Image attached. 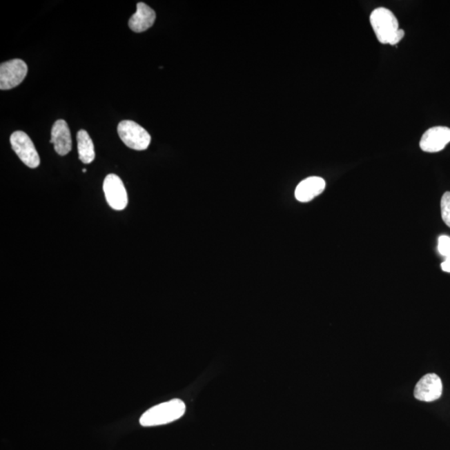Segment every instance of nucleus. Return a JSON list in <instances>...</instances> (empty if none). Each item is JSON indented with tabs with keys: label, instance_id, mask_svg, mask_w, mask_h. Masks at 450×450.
Segmentation results:
<instances>
[{
	"label": "nucleus",
	"instance_id": "f257e3e1",
	"mask_svg": "<svg viewBox=\"0 0 450 450\" xmlns=\"http://www.w3.org/2000/svg\"><path fill=\"white\" fill-rule=\"evenodd\" d=\"M371 23L377 39L381 43L396 46L404 37V31L400 29L395 15L387 8H377L373 10Z\"/></svg>",
	"mask_w": 450,
	"mask_h": 450
},
{
	"label": "nucleus",
	"instance_id": "f03ea898",
	"mask_svg": "<svg viewBox=\"0 0 450 450\" xmlns=\"http://www.w3.org/2000/svg\"><path fill=\"white\" fill-rule=\"evenodd\" d=\"M186 411V404L182 400L175 399L164 402L144 412L140 417L139 424L144 427L170 424L180 419Z\"/></svg>",
	"mask_w": 450,
	"mask_h": 450
},
{
	"label": "nucleus",
	"instance_id": "7ed1b4c3",
	"mask_svg": "<svg viewBox=\"0 0 450 450\" xmlns=\"http://www.w3.org/2000/svg\"><path fill=\"white\" fill-rule=\"evenodd\" d=\"M120 139L126 146L135 150H146L150 146L151 136L139 124L131 120H124L119 124Z\"/></svg>",
	"mask_w": 450,
	"mask_h": 450
},
{
	"label": "nucleus",
	"instance_id": "20e7f679",
	"mask_svg": "<svg viewBox=\"0 0 450 450\" xmlns=\"http://www.w3.org/2000/svg\"><path fill=\"white\" fill-rule=\"evenodd\" d=\"M12 148L21 162L31 168H37L40 164L39 156L33 141L23 131H16L10 137Z\"/></svg>",
	"mask_w": 450,
	"mask_h": 450
},
{
	"label": "nucleus",
	"instance_id": "39448f33",
	"mask_svg": "<svg viewBox=\"0 0 450 450\" xmlns=\"http://www.w3.org/2000/svg\"><path fill=\"white\" fill-rule=\"evenodd\" d=\"M28 73L26 63L15 59L1 63L0 66V90H8L19 86Z\"/></svg>",
	"mask_w": 450,
	"mask_h": 450
},
{
	"label": "nucleus",
	"instance_id": "423d86ee",
	"mask_svg": "<svg viewBox=\"0 0 450 450\" xmlns=\"http://www.w3.org/2000/svg\"><path fill=\"white\" fill-rule=\"evenodd\" d=\"M107 203L112 210L123 211L128 204V195L121 179L116 175H108L103 184Z\"/></svg>",
	"mask_w": 450,
	"mask_h": 450
},
{
	"label": "nucleus",
	"instance_id": "0eeeda50",
	"mask_svg": "<svg viewBox=\"0 0 450 450\" xmlns=\"http://www.w3.org/2000/svg\"><path fill=\"white\" fill-rule=\"evenodd\" d=\"M443 392L441 379L436 373H428L418 382L415 392V399L424 402L439 400Z\"/></svg>",
	"mask_w": 450,
	"mask_h": 450
},
{
	"label": "nucleus",
	"instance_id": "6e6552de",
	"mask_svg": "<svg viewBox=\"0 0 450 450\" xmlns=\"http://www.w3.org/2000/svg\"><path fill=\"white\" fill-rule=\"evenodd\" d=\"M450 142V128L436 126L429 128L422 136L420 146L427 153H437L443 150Z\"/></svg>",
	"mask_w": 450,
	"mask_h": 450
},
{
	"label": "nucleus",
	"instance_id": "1a4fd4ad",
	"mask_svg": "<svg viewBox=\"0 0 450 450\" xmlns=\"http://www.w3.org/2000/svg\"><path fill=\"white\" fill-rule=\"evenodd\" d=\"M50 143L54 144L55 150L59 155H66L71 151V134L66 120L59 119L54 124Z\"/></svg>",
	"mask_w": 450,
	"mask_h": 450
},
{
	"label": "nucleus",
	"instance_id": "9d476101",
	"mask_svg": "<svg viewBox=\"0 0 450 450\" xmlns=\"http://www.w3.org/2000/svg\"><path fill=\"white\" fill-rule=\"evenodd\" d=\"M325 187H326V183L324 179L317 176L309 177L297 186L295 198L300 202H309L315 197L322 194Z\"/></svg>",
	"mask_w": 450,
	"mask_h": 450
},
{
	"label": "nucleus",
	"instance_id": "9b49d317",
	"mask_svg": "<svg viewBox=\"0 0 450 450\" xmlns=\"http://www.w3.org/2000/svg\"><path fill=\"white\" fill-rule=\"evenodd\" d=\"M156 14L146 3L140 2L137 3V10L128 20V26L136 33L146 31L154 25Z\"/></svg>",
	"mask_w": 450,
	"mask_h": 450
},
{
	"label": "nucleus",
	"instance_id": "f8f14e48",
	"mask_svg": "<svg viewBox=\"0 0 450 450\" xmlns=\"http://www.w3.org/2000/svg\"><path fill=\"white\" fill-rule=\"evenodd\" d=\"M79 158L84 164L94 162L95 152L93 140L86 130H79L77 134Z\"/></svg>",
	"mask_w": 450,
	"mask_h": 450
},
{
	"label": "nucleus",
	"instance_id": "ddd939ff",
	"mask_svg": "<svg viewBox=\"0 0 450 450\" xmlns=\"http://www.w3.org/2000/svg\"><path fill=\"white\" fill-rule=\"evenodd\" d=\"M441 215L445 224L450 228V192L444 193L442 197Z\"/></svg>",
	"mask_w": 450,
	"mask_h": 450
},
{
	"label": "nucleus",
	"instance_id": "4468645a",
	"mask_svg": "<svg viewBox=\"0 0 450 450\" xmlns=\"http://www.w3.org/2000/svg\"><path fill=\"white\" fill-rule=\"evenodd\" d=\"M439 252L446 258L450 256V238L449 236L442 235L439 238Z\"/></svg>",
	"mask_w": 450,
	"mask_h": 450
},
{
	"label": "nucleus",
	"instance_id": "2eb2a0df",
	"mask_svg": "<svg viewBox=\"0 0 450 450\" xmlns=\"http://www.w3.org/2000/svg\"><path fill=\"white\" fill-rule=\"evenodd\" d=\"M441 268L444 272L450 273V256L447 257L444 262L442 263Z\"/></svg>",
	"mask_w": 450,
	"mask_h": 450
},
{
	"label": "nucleus",
	"instance_id": "dca6fc26",
	"mask_svg": "<svg viewBox=\"0 0 450 450\" xmlns=\"http://www.w3.org/2000/svg\"><path fill=\"white\" fill-rule=\"evenodd\" d=\"M86 171H87V170H86V168H84V170H83V173H86Z\"/></svg>",
	"mask_w": 450,
	"mask_h": 450
}]
</instances>
